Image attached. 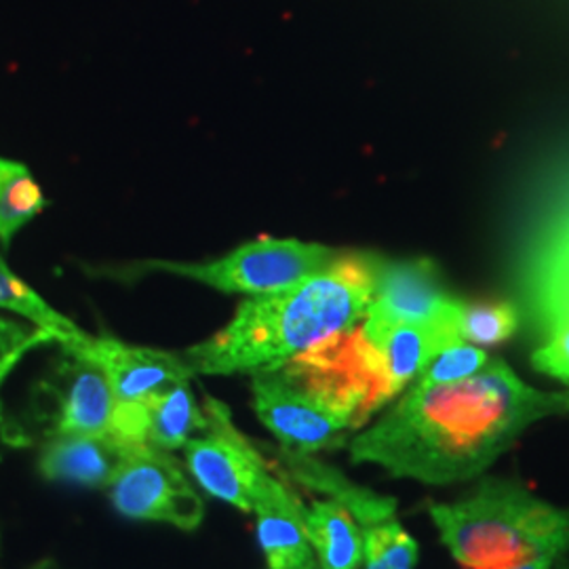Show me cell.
Segmentation results:
<instances>
[{"mask_svg": "<svg viewBox=\"0 0 569 569\" xmlns=\"http://www.w3.org/2000/svg\"><path fill=\"white\" fill-rule=\"evenodd\" d=\"M569 413V392L531 388L505 361L489 359L475 376L427 385L350 441L352 462L387 468L427 486L479 477L542 418Z\"/></svg>", "mask_w": 569, "mask_h": 569, "instance_id": "obj_1", "label": "cell"}, {"mask_svg": "<svg viewBox=\"0 0 569 569\" xmlns=\"http://www.w3.org/2000/svg\"><path fill=\"white\" fill-rule=\"evenodd\" d=\"M380 258L342 251L331 264L279 291L251 296L216 336L183 352L192 373L262 371L366 319Z\"/></svg>", "mask_w": 569, "mask_h": 569, "instance_id": "obj_2", "label": "cell"}, {"mask_svg": "<svg viewBox=\"0 0 569 569\" xmlns=\"http://www.w3.org/2000/svg\"><path fill=\"white\" fill-rule=\"evenodd\" d=\"M441 542L467 569H510L569 550V509L509 479H486L453 505H430Z\"/></svg>", "mask_w": 569, "mask_h": 569, "instance_id": "obj_3", "label": "cell"}, {"mask_svg": "<svg viewBox=\"0 0 569 569\" xmlns=\"http://www.w3.org/2000/svg\"><path fill=\"white\" fill-rule=\"evenodd\" d=\"M279 369L350 430L363 427L380 407L395 399L380 352L367 340L361 326L329 336Z\"/></svg>", "mask_w": 569, "mask_h": 569, "instance_id": "obj_4", "label": "cell"}, {"mask_svg": "<svg viewBox=\"0 0 569 569\" xmlns=\"http://www.w3.org/2000/svg\"><path fill=\"white\" fill-rule=\"evenodd\" d=\"M204 416L209 435L190 439L183 453L190 475L207 493L243 512L293 493L234 427L230 411L220 401L207 399Z\"/></svg>", "mask_w": 569, "mask_h": 569, "instance_id": "obj_5", "label": "cell"}, {"mask_svg": "<svg viewBox=\"0 0 569 569\" xmlns=\"http://www.w3.org/2000/svg\"><path fill=\"white\" fill-rule=\"evenodd\" d=\"M342 251L296 239H258L211 262H138V272L159 270L220 289L224 293L260 296L300 283L323 270Z\"/></svg>", "mask_w": 569, "mask_h": 569, "instance_id": "obj_6", "label": "cell"}, {"mask_svg": "<svg viewBox=\"0 0 569 569\" xmlns=\"http://www.w3.org/2000/svg\"><path fill=\"white\" fill-rule=\"evenodd\" d=\"M108 488L114 509L129 519L169 523L183 531H192L203 521L201 496L164 451L127 458Z\"/></svg>", "mask_w": 569, "mask_h": 569, "instance_id": "obj_7", "label": "cell"}, {"mask_svg": "<svg viewBox=\"0 0 569 569\" xmlns=\"http://www.w3.org/2000/svg\"><path fill=\"white\" fill-rule=\"evenodd\" d=\"M258 418L283 448L300 453L345 448L350 428L296 387L279 367L253 373Z\"/></svg>", "mask_w": 569, "mask_h": 569, "instance_id": "obj_8", "label": "cell"}, {"mask_svg": "<svg viewBox=\"0 0 569 569\" xmlns=\"http://www.w3.org/2000/svg\"><path fill=\"white\" fill-rule=\"evenodd\" d=\"M458 305L460 300L449 296L432 260H380L373 298L361 327L366 333H376L401 323H432L451 315Z\"/></svg>", "mask_w": 569, "mask_h": 569, "instance_id": "obj_9", "label": "cell"}, {"mask_svg": "<svg viewBox=\"0 0 569 569\" xmlns=\"http://www.w3.org/2000/svg\"><path fill=\"white\" fill-rule=\"evenodd\" d=\"M61 346L68 355L100 367L117 401H138L171 385L188 382L194 376L183 357L124 345L114 338H91L82 331Z\"/></svg>", "mask_w": 569, "mask_h": 569, "instance_id": "obj_10", "label": "cell"}, {"mask_svg": "<svg viewBox=\"0 0 569 569\" xmlns=\"http://www.w3.org/2000/svg\"><path fill=\"white\" fill-rule=\"evenodd\" d=\"M458 317L460 305L451 315L432 323H401L376 333L363 331L380 352L392 397L409 387L439 352L462 342Z\"/></svg>", "mask_w": 569, "mask_h": 569, "instance_id": "obj_11", "label": "cell"}, {"mask_svg": "<svg viewBox=\"0 0 569 569\" xmlns=\"http://www.w3.org/2000/svg\"><path fill=\"white\" fill-rule=\"evenodd\" d=\"M277 460L298 483L315 489L327 496L331 502L345 507L359 526L373 528L395 519V498L352 483L340 470L327 467L321 460H315L310 453L281 448L277 449Z\"/></svg>", "mask_w": 569, "mask_h": 569, "instance_id": "obj_12", "label": "cell"}, {"mask_svg": "<svg viewBox=\"0 0 569 569\" xmlns=\"http://www.w3.org/2000/svg\"><path fill=\"white\" fill-rule=\"evenodd\" d=\"M129 456L108 435L103 437H51L41 449L39 472L47 481L84 488L110 486Z\"/></svg>", "mask_w": 569, "mask_h": 569, "instance_id": "obj_13", "label": "cell"}, {"mask_svg": "<svg viewBox=\"0 0 569 569\" xmlns=\"http://www.w3.org/2000/svg\"><path fill=\"white\" fill-rule=\"evenodd\" d=\"M70 357V378L61 392L51 437H103L117 403L114 392L100 367Z\"/></svg>", "mask_w": 569, "mask_h": 569, "instance_id": "obj_14", "label": "cell"}, {"mask_svg": "<svg viewBox=\"0 0 569 569\" xmlns=\"http://www.w3.org/2000/svg\"><path fill=\"white\" fill-rule=\"evenodd\" d=\"M529 317L542 338L569 327V220L529 277Z\"/></svg>", "mask_w": 569, "mask_h": 569, "instance_id": "obj_15", "label": "cell"}, {"mask_svg": "<svg viewBox=\"0 0 569 569\" xmlns=\"http://www.w3.org/2000/svg\"><path fill=\"white\" fill-rule=\"evenodd\" d=\"M146 409L148 443L159 451H176L183 448L197 430H207L204 409L197 406V399L188 382L171 385L142 399Z\"/></svg>", "mask_w": 569, "mask_h": 569, "instance_id": "obj_16", "label": "cell"}, {"mask_svg": "<svg viewBox=\"0 0 569 569\" xmlns=\"http://www.w3.org/2000/svg\"><path fill=\"white\" fill-rule=\"evenodd\" d=\"M305 531L323 569H359L363 561V536L355 517L340 505L315 502L305 515Z\"/></svg>", "mask_w": 569, "mask_h": 569, "instance_id": "obj_17", "label": "cell"}, {"mask_svg": "<svg viewBox=\"0 0 569 569\" xmlns=\"http://www.w3.org/2000/svg\"><path fill=\"white\" fill-rule=\"evenodd\" d=\"M258 540L268 569H293L315 557L306 538L302 502L296 498L256 509Z\"/></svg>", "mask_w": 569, "mask_h": 569, "instance_id": "obj_18", "label": "cell"}, {"mask_svg": "<svg viewBox=\"0 0 569 569\" xmlns=\"http://www.w3.org/2000/svg\"><path fill=\"white\" fill-rule=\"evenodd\" d=\"M41 186L26 164L0 157V243L9 247L20 228L44 209Z\"/></svg>", "mask_w": 569, "mask_h": 569, "instance_id": "obj_19", "label": "cell"}, {"mask_svg": "<svg viewBox=\"0 0 569 569\" xmlns=\"http://www.w3.org/2000/svg\"><path fill=\"white\" fill-rule=\"evenodd\" d=\"M0 308L11 310L23 319L32 321L41 329L44 338L58 340L60 345H66L68 340L82 333L70 319H66L56 308L47 305L30 284L23 283L2 258H0Z\"/></svg>", "mask_w": 569, "mask_h": 569, "instance_id": "obj_20", "label": "cell"}, {"mask_svg": "<svg viewBox=\"0 0 569 569\" xmlns=\"http://www.w3.org/2000/svg\"><path fill=\"white\" fill-rule=\"evenodd\" d=\"M460 338L470 345L498 346L510 340L519 329V312L507 300L460 302Z\"/></svg>", "mask_w": 569, "mask_h": 569, "instance_id": "obj_21", "label": "cell"}, {"mask_svg": "<svg viewBox=\"0 0 569 569\" xmlns=\"http://www.w3.org/2000/svg\"><path fill=\"white\" fill-rule=\"evenodd\" d=\"M363 559L367 569H413L418 542L399 526L397 519L366 529Z\"/></svg>", "mask_w": 569, "mask_h": 569, "instance_id": "obj_22", "label": "cell"}, {"mask_svg": "<svg viewBox=\"0 0 569 569\" xmlns=\"http://www.w3.org/2000/svg\"><path fill=\"white\" fill-rule=\"evenodd\" d=\"M488 363L489 357L486 350H481L477 346L458 342V345L446 348L443 352H439L416 380L427 382V385L458 382V380L475 376Z\"/></svg>", "mask_w": 569, "mask_h": 569, "instance_id": "obj_23", "label": "cell"}, {"mask_svg": "<svg viewBox=\"0 0 569 569\" xmlns=\"http://www.w3.org/2000/svg\"><path fill=\"white\" fill-rule=\"evenodd\" d=\"M531 366L536 371L569 385V327L555 331L545 345L533 350Z\"/></svg>", "mask_w": 569, "mask_h": 569, "instance_id": "obj_24", "label": "cell"}, {"mask_svg": "<svg viewBox=\"0 0 569 569\" xmlns=\"http://www.w3.org/2000/svg\"><path fill=\"white\" fill-rule=\"evenodd\" d=\"M552 561H555L552 555H538V557H531L528 561L510 569H550L552 568Z\"/></svg>", "mask_w": 569, "mask_h": 569, "instance_id": "obj_25", "label": "cell"}, {"mask_svg": "<svg viewBox=\"0 0 569 569\" xmlns=\"http://www.w3.org/2000/svg\"><path fill=\"white\" fill-rule=\"evenodd\" d=\"M293 569H323V566H321V561H319L317 557H312V559H308L302 566H298V568Z\"/></svg>", "mask_w": 569, "mask_h": 569, "instance_id": "obj_26", "label": "cell"}, {"mask_svg": "<svg viewBox=\"0 0 569 569\" xmlns=\"http://www.w3.org/2000/svg\"><path fill=\"white\" fill-rule=\"evenodd\" d=\"M32 569H53V568H51V566H49V563H39V566H37V568H32Z\"/></svg>", "mask_w": 569, "mask_h": 569, "instance_id": "obj_27", "label": "cell"}, {"mask_svg": "<svg viewBox=\"0 0 569 569\" xmlns=\"http://www.w3.org/2000/svg\"><path fill=\"white\" fill-rule=\"evenodd\" d=\"M561 569H569V566H563V568H561Z\"/></svg>", "mask_w": 569, "mask_h": 569, "instance_id": "obj_28", "label": "cell"}]
</instances>
